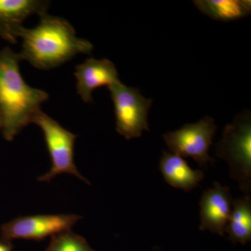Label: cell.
<instances>
[{
    "instance_id": "5",
    "label": "cell",
    "mask_w": 251,
    "mask_h": 251,
    "mask_svg": "<svg viewBox=\"0 0 251 251\" xmlns=\"http://www.w3.org/2000/svg\"><path fill=\"white\" fill-rule=\"evenodd\" d=\"M115 108L116 130L126 140L141 137L150 130L148 112L153 100L147 99L138 89L127 87L120 80L108 87Z\"/></svg>"
},
{
    "instance_id": "9",
    "label": "cell",
    "mask_w": 251,
    "mask_h": 251,
    "mask_svg": "<svg viewBox=\"0 0 251 251\" xmlns=\"http://www.w3.org/2000/svg\"><path fill=\"white\" fill-rule=\"evenodd\" d=\"M77 93L85 103L92 101V92L103 86L111 85L119 81L115 64L107 59H87L75 67Z\"/></svg>"
},
{
    "instance_id": "2",
    "label": "cell",
    "mask_w": 251,
    "mask_h": 251,
    "mask_svg": "<svg viewBox=\"0 0 251 251\" xmlns=\"http://www.w3.org/2000/svg\"><path fill=\"white\" fill-rule=\"evenodd\" d=\"M19 61L18 54L9 47L0 52V129L8 141L31 123L41 105L49 99L47 92L25 82Z\"/></svg>"
},
{
    "instance_id": "14",
    "label": "cell",
    "mask_w": 251,
    "mask_h": 251,
    "mask_svg": "<svg viewBox=\"0 0 251 251\" xmlns=\"http://www.w3.org/2000/svg\"><path fill=\"white\" fill-rule=\"evenodd\" d=\"M45 251H95L85 238L71 230L55 234Z\"/></svg>"
},
{
    "instance_id": "12",
    "label": "cell",
    "mask_w": 251,
    "mask_h": 251,
    "mask_svg": "<svg viewBox=\"0 0 251 251\" xmlns=\"http://www.w3.org/2000/svg\"><path fill=\"white\" fill-rule=\"evenodd\" d=\"M193 4L201 12L215 21H237L251 12L250 0H195Z\"/></svg>"
},
{
    "instance_id": "3",
    "label": "cell",
    "mask_w": 251,
    "mask_h": 251,
    "mask_svg": "<svg viewBox=\"0 0 251 251\" xmlns=\"http://www.w3.org/2000/svg\"><path fill=\"white\" fill-rule=\"evenodd\" d=\"M216 156L228 163L229 175L245 195L251 191V115L246 110L225 126Z\"/></svg>"
},
{
    "instance_id": "13",
    "label": "cell",
    "mask_w": 251,
    "mask_h": 251,
    "mask_svg": "<svg viewBox=\"0 0 251 251\" xmlns=\"http://www.w3.org/2000/svg\"><path fill=\"white\" fill-rule=\"evenodd\" d=\"M229 240L245 245L251 240V198L249 195L232 201V209L225 228Z\"/></svg>"
},
{
    "instance_id": "11",
    "label": "cell",
    "mask_w": 251,
    "mask_h": 251,
    "mask_svg": "<svg viewBox=\"0 0 251 251\" xmlns=\"http://www.w3.org/2000/svg\"><path fill=\"white\" fill-rule=\"evenodd\" d=\"M159 169L168 184L184 191L197 187L204 177L203 171L192 169L182 157L166 151L160 159Z\"/></svg>"
},
{
    "instance_id": "15",
    "label": "cell",
    "mask_w": 251,
    "mask_h": 251,
    "mask_svg": "<svg viewBox=\"0 0 251 251\" xmlns=\"http://www.w3.org/2000/svg\"><path fill=\"white\" fill-rule=\"evenodd\" d=\"M13 246L11 242L0 240V251H12Z\"/></svg>"
},
{
    "instance_id": "6",
    "label": "cell",
    "mask_w": 251,
    "mask_h": 251,
    "mask_svg": "<svg viewBox=\"0 0 251 251\" xmlns=\"http://www.w3.org/2000/svg\"><path fill=\"white\" fill-rule=\"evenodd\" d=\"M217 126L210 117H205L195 124H188L175 131L163 135L172 153L185 158H192L201 168H206L214 158L209 155Z\"/></svg>"
},
{
    "instance_id": "8",
    "label": "cell",
    "mask_w": 251,
    "mask_h": 251,
    "mask_svg": "<svg viewBox=\"0 0 251 251\" xmlns=\"http://www.w3.org/2000/svg\"><path fill=\"white\" fill-rule=\"evenodd\" d=\"M232 201L228 187L214 182L212 188L203 192L200 201L199 229L224 236L232 209Z\"/></svg>"
},
{
    "instance_id": "10",
    "label": "cell",
    "mask_w": 251,
    "mask_h": 251,
    "mask_svg": "<svg viewBox=\"0 0 251 251\" xmlns=\"http://www.w3.org/2000/svg\"><path fill=\"white\" fill-rule=\"evenodd\" d=\"M49 4L39 0H0V38L16 44L25 20L32 14H46Z\"/></svg>"
},
{
    "instance_id": "4",
    "label": "cell",
    "mask_w": 251,
    "mask_h": 251,
    "mask_svg": "<svg viewBox=\"0 0 251 251\" xmlns=\"http://www.w3.org/2000/svg\"><path fill=\"white\" fill-rule=\"evenodd\" d=\"M31 123L35 124L42 130L52 161L50 170L39 176L38 181L49 182L57 175L70 174L90 185V181L80 174L74 163L76 135L63 128L58 122L41 110L36 114Z\"/></svg>"
},
{
    "instance_id": "7",
    "label": "cell",
    "mask_w": 251,
    "mask_h": 251,
    "mask_svg": "<svg viewBox=\"0 0 251 251\" xmlns=\"http://www.w3.org/2000/svg\"><path fill=\"white\" fill-rule=\"evenodd\" d=\"M81 219L77 214L21 216L1 226V241L11 243L15 239L42 240L71 230Z\"/></svg>"
},
{
    "instance_id": "1",
    "label": "cell",
    "mask_w": 251,
    "mask_h": 251,
    "mask_svg": "<svg viewBox=\"0 0 251 251\" xmlns=\"http://www.w3.org/2000/svg\"><path fill=\"white\" fill-rule=\"evenodd\" d=\"M17 36L23 40L20 60L41 70L59 67L77 54H90L94 48L90 41L77 37L67 20L47 14L41 16L36 27L20 28Z\"/></svg>"
}]
</instances>
